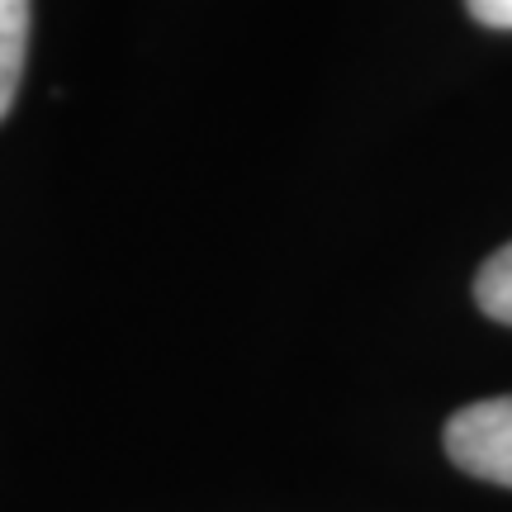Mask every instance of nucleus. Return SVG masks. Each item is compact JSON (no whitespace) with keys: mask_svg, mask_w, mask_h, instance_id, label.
I'll return each instance as SVG.
<instances>
[{"mask_svg":"<svg viewBox=\"0 0 512 512\" xmlns=\"http://www.w3.org/2000/svg\"><path fill=\"white\" fill-rule=\"evenodd\" d=\"M29 57V0H0V119L10 114Z\"/></svg>","mask_w":512,"mask_h":512,"instance_id":"obj_2","label":"nucleus"},{"mask_svg":"<svg viewBox=\"0 0 512 512\" xmlns=\"http://www.w3.org/2000/svg\"><path fill=\"white\" fill-rule=\"evenodd\" d=\"M475 304L494 323H508L512 328V242L508 247H498L475 275Z\"/></svg>","mask_w":512,"mask_h":512,"instance_id":"obj_3","label":"nucleus"},{"mask_svg":"<svg viewBox=\"0 0 512 512\" xmlns=\"http://www.w3.org/2000/svg\"><path fill=\"white\" fill-rule=\"evenodd\" d=\"M465 10H470L484 29H503V34H512V0H465Z\"/></svg>","mask_w":512,"mask_h":512,"instance_id":"obj_4","label":"nucleus"},{"mask_svg":"<svg viewBox=\"0 0 512 512\" xmlns=\"http://www.w3.org/2000/svg\"><path fill=\"white\" fill-rule=\"evenodd\" d=\"M446 456L465 475L512 489V394L484 399L451 413L446 422Z\"/></svg>","mask_w":512,"mask_h":512,"instance_id":"obj_1","label":"nucleus"}]
</instances>
